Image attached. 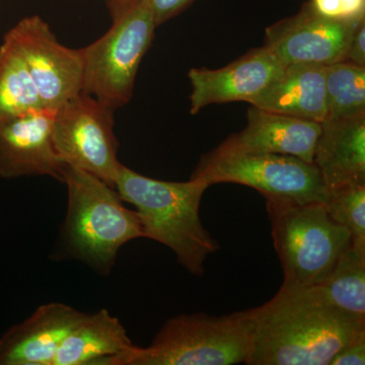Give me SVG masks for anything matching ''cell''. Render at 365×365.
<instances>
[{"label":"cell","instance_id":"603a6c76","mask_svg":"<svg viewBox=\"0 0 365 365\" xmlns=\"http://www.w3.org/2000/svg\"><path fill=\"white\" fill-rule=\"evenodd\" d=\"M365 364V336L353 340L334 355L329 365Z\"/></svg>","mask_w":365,"mask_h":365},{"label":"cell","instance_id":"d4e9b609","mask_svg":"<svg viewBox=\"0 0 365 365\" xmlns=\"http://www.w3.org/2000/svg\"><path fill=\"white\" fill-rule=\"evenodd\" d=\"M341 19L361 21L365 19V0H340Z\"/></svg>","mask_w":365,"mask_h":365},{"label":"cell","instance_id":"9c48e42d","mask_svg":"<svg viewBox=\"0 0 365 365\" xmlns=\"http://www.w3.org/2000/svg\"><path fill=\"white\" fill-rule=\"evenodd\" d=\"M25 62L46 109H59L81 93L83 62L81 50L60 44L39 16L21 20L7 34Z\"/></svg>","mask_w":365,"mask_h":365},{"label":"cell","instance_id":"277c9868","mask_svg":"<svg viewBox=\"0 0 365 365\" xmlns=\"http://www.w3.org/2000/svg\"><path fill=\"white\" fill-rule=\"evenodd\" d=\"M254 321L251 311L213 317L182 314L168 319L148 347L103 359L98 365H232L246 362Z\"/></svg>","mask_w":365,"mask_h":365},{"label":"cell","instance_id":"7a4b0ae2","mask_svg":"<svg viewBox=\"0 0 365 365\" xmlns=\"http://www.w3.org/2000/svg\"><path fill=\"white\" fill-rule=\"evenodd\" d=\"M209 187L192 178L187 182L151 179L122 163L115 181L122 200L135 206L144 239L172 250L180 265L196 276L203 275L206 259L220 249L200 218L201 200Z\"/></svg>","mask_w":365,"mask_h":365},{"label":"cell","instance_id":"9a60e30c","mask_svg":"<svg viewBox=\"0 0 365 365\" xmlns=\"http://www.w3.org/2000/svg\"><path fill=\"white\" fill-rule=\"evenodd\" d=\"M313 163L328 190L365 182V115L324 120Z\"/></svg>","mask_w":365,"mask_h":365},{"label":"cell","instance_id":"3957f363","mask_svg":"<svg viewBox=\"0 0 365 365\" xmlns=\"http://www.w3.org/2000/svg\"><path fill=\"white\" fill-rule=\"evenodd\" d=\"M62 182L68 191L64 251L98 273H109L121 247L144 237L140 218L125 207L116 189L86 170L66 165Z\"/></svg>","mask_w":365,"mask_h":365},{"label":"cell","instance_id":"6da1fadb","mask_svg":"<svg viewBox=\"0 0 365 365\" xmlns=\"http://www.w3.org/2000/svg\"><path fill=\"white\" fill-rule=\"evenodd\" d=\"M254 321L248 365H329L341 348L365 336V319L327 304L314 287L283 283Z\"/></svg>","mask_w":365,"mask_h":365},{"label":"cell","instance_id":"ba28073f","mask_svg":"<svg viewBox=\"0 0 365 365\" xmlns=\"http://www.w3.org/2000/svg\"><path fill=\"white\" fill-rule=\"evenodd\" d=\"M114 110L86 93H79L55 112L53 143L66 165L90 173L115 188L118 141Z\"/></svg>","mask_w":365,"mask_h":365},{"label":"cell","instance_id":"4fadbf2b","mask_svg":"<svg viewBox=\"0 0 365 365\" xmlns=\"http://www.w3.org/2000/svg\"><path fill=\"white\" fill-rule=\"evenodd\" d=\"M321 123L251 106L247 125L216 150L225 153H277L313 163Z\"/></svg>","mask_w":365,"mask_h":365},{"label":"cell","instance_id":"e0dca14e","mask_svg":"<svg viewBox=\"0 0 365 365\" xmlns=\"http://www.w3.org/2000/svg\"><path fill=\"white\" fill-rule=\"evenodd\" d=\"M134 347L121 322L103 309L86 316L60 346L52 365L98 364Z\"/></svg>","mask_w":365,"mask_h":365},{"label":"cell","instance_id":"ffe728a7","mask_svg":"<svg viewBox=\"0 0 365 365\" xmlns=\"http://www.w3.org/2000/svg\"><path fill=\"white\" fill-rule=\"evenodd\" d=\"M326 119L365 115V67L339 61L326 66Z\"/></svg>","mask_w":365,"mask_h":365},{"label":"cell","instance_id":"30bf717a","mask_svg":"<svg viewBox=\"0 0 365 365\" xmlns=\"http://www.w3.org/2000/svg\"><path fill=\"white\" fill-rule=\"evenodd\" d=\"M361 21L330 19L314 11L311 2L299 13L283 19L265 31L264 47L283 66L316 63L329 66L343 61L357 26Z\"/></svg>","mask_w":365,"mask_h":365},{"label":"cell","instance_id":"8992f818","mask_svg":"<svg viewBox=\"0 0 365 365\" xmlns=\"http://www.w3.org/2000/svg\"><path fill=\"white\" fill-rule=\"evenodd\" d=\"M266 208L283 283L316 287L352 246L351 235L334 222L325 204L266 200Z\"/></svg>","mask_w":365,"mask_h":365},{"label":"cell","instance_id":"44dd1931","mask_svg":"<svg viewBox=\"0 0 365 365\" xmlns=\"http://www.w3.org/2000/svg\"><path fill=\"white\" fill-rule=\"evenodd\" d=\"M325 207L334 222L351 235L352 246L365 251V182L328 190Z\"/></svg>","mask_w":365,"mask_h":365},{"label":"cell","instance_id":"5b68a950","mask_svg":"<svg viewBox=\"0 0 365 365\" xmlns=\"http://www.w3.org/2000/svg\"><path fill=\"white\" fill-rule=\"evenodd\" d=\"M110 30L81 49V93L116 110L133 95L137 71L157 25L148 0H109Z\"/></svg>","mask_w":365,"mask_h":365},{"label":"cell","instance_id":"5bb4252c","mask_svg":"<svg viewBox=\"0 0 365 365\" xmlns=\"http://www.w3.org/2000/svg\"><path fill=\"white\" fill-rule=\"evenodd\" d=\"M86 313L51 302L11 327L0 339V365H52L55 355Z\"/></svg>","mask_w":365,"mask_h":365},{"label":"cell","instance_id":"cb8c5ba5","mask_svg":"<svg viewBox=\"0 0 365 365\" xmlns=\"http://www.w3.org/2000/svg\"><path fill=\"white\" fill-rule=\"evenodd\" d=\"M343 61L365 67V21L357 26Z\"/></svg>","mask_w":365,"mask_h":365},{"label":"cell","instance_id":"7402d4cb","mask_svg":"<svg viewBox=\"0 0 365 365\" xmlns=\"http://www.w3.org/2000/svg\"><path fill=\"white\" fill-rule=\"evenodd\" d=\"M195 0H148L157 26L188 9Z\"/></svg>","mask_w":365,"mask_h":365},{"label":"cell","instance_id":"7c38bea8","mask_svg":"<svg viewBox=\"0 0 365 365\" xmlns=\"http://www.w3.org/2000/svg\"><path fill=\"white\" fill-rule=\"evenodd\" d=\"M284 66L262 46L222 68H192L188 73L192 86L190 113L195 115L210 105L250 103Z\"/></svg>","mask_w":365,"mask_h":365},{"label":"cell","instance_id":"2e32d148","mask_svg":"<svg viewBox=\"0 0 365 365\" xmlns=\"http://www.w3.org/2000/svg\"><path fill=\"white\" fill-rule=\"evenodd\" d=\"M326 66L288 64L249 104L322 123L327 118Z\"/></svg>","mask_w":365,"mask_h":365},{"label":"cell","instance_id":"8fae6325","mask_svg":"<svg viewBox=\"0 0 365 365\" xmlns=\"http://www.w3.org/2000/svg\"><path fill=\"white\" fill-rule=\"evenodd\" d=\"M55 110L0 121V177L50 176L62 182L66 165L53 143Z\"/></svg>","mask_w":365,"mask_h":365},{"label":"cell","instance_id":"ac0fdd59","mask_svg":"<svg viewBox=\"0 0 365 365\" xmlns=\"http://www.w3.org/2000/svg\"><path fill=\"white\" fill-rule=\"evenodd\" d=\"M312 287L331 307L353 318L365 319V251L350 247L330 275Z\"/></svg>","mask_w":365,"mask_h":365},{"label":"cell","instance_id":"484cf974","mask_svg":"<svg viewBox=\"0 0 365 365\" xmlns=\"http://www.w3.org/2000/svg\"><path fill=\"white\" fill-rule=\"evenodd\" d=\"M309 2L314 11L322 16L330 19H341L340 0H309Z\"/></svg>","mask_w":365,"mask_h":365},{"label":"cell","instance_id":"52a82bcc","mask_svg":"<svg viewBox=\"0 0 365 365\" xmlns=\"http://www.w3.org/2000/svg\"><path fill=\"white\" fill-rule=\"evenodd\" d=\"M192 179L211 185L232 182L251 187L265 200L323 203L328 189L314 163L277 153H225L213 150L201 158Z\"/></svg>","mask_w":365,"mask_h":365},{"label":"cell","instance_id":"d6986e66","mask_svg":"<svg viewBox=\"0 0 365 365\" xmlns=\"http://www.w3.org/2000/svg\"><path fill=\"white\" fill-rule=\"evenodd\" d=\"M43 108L23 57L6 35L0 47V121Z\"/></svg>","mask_w":365,"mask_h":365}]
</instances>
